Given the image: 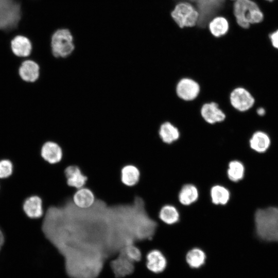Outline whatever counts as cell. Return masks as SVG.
Wrapping results in <instances>:
<instances>
[{"label": "cell", "instance_id": "d4e9b609", "mask_svg": "<svg viewBox=\"0 0 278 278\" xmlns=\"http://www.w3.org/2000/svg\"><path fill=\"white\" fill-rule=\"evenodd\" d=\"M126 256L135 263L140 262L142 258V254L140 249L135 244L126 245L123 249Z\"/></svg>", "mask_w": 278, "mask_h": 278}, {"label": "cell", "instance_id": "7a4b0ae2", "mask_svg": "<svg viewBox=\"0 0 278 278\" xmlns=\"http://www.w3.org/2000/svg\"><path fill=\"white\" fill-rule=\"evenodd\" d=\"M233 13L237 24L248 28L251 24L261 22L264 14L258 5L252 0H236L233 5Z\"/></svg>", "mask_w": 278, "mask_h": 278}, {"label": "cell", "instance_id": "ba28073f", "mask_svg": "<svg viewBox=\"0 0 278 278\" xmlns=\"http://www.w3.org/2000/svg\"><path fill=\"white\" fill-rule=\"evenodd\" d=\"M40 154L45 162L50 165H54L61 161L63 158V151L57 142L47 141L42 145Z\"/></svg>", "mask_w": 278, "mask_h": 278}, {"label": "cell", "instance_id": "6da1fadb", "mask_svg": "<svg viewBox=\"0 0 278 278\" xmlns=\"http://www.w3.org/2000/svg\"><path fill=\"white\" fill-rule=\"evenodd\" d=\"M254 220L256 233L260 239L278 241V207L258 208L255 212Z\"/></svg>", "mask_w": 278, "mask_h": 278}, {"label": "cell", "instance_id": "8fae6325", "mask_svg": "<svg viewBox=\"0 0 278 278\" xmlns=\"http://www.w3.org/2000/svg\"><path fill=\"white\" fill-rule=\"evenodd\" d=\"M10 47L15 56L24 59L29 57L32 48L29 39L23 35L14 37L11 41Z\"/></svg>", "mask_w": 278, "mask_h": 278}, {"label": "cell", "instance_id": "5bb4252c", "mask_svg": "<svg viewBox=\"0 0 278 278\" xmlns=\"http://www.w3.org/2000/svg\"><path fill=\"white\" fill-rule=\"evenodd\" d=\"M146 266L154 273L162 272L166 268L167 262L164 255L158 250H152L146 255Z\"/></svg>", "mask_w": 278, "mask_h": 278}, {"label": "cell", "instance_id": "4dcf8cb0", "mask_svg": "<svg viewBox=\"0 0 278 278\" xmlns=\"http://www.w3.org/2000/svg\"><path fill=\"white\" fill-rule=\"evenodd\" d=\"M231 1H236V0H231Z\"/></svg>", "mask_w": 278, "mask_h": 278}, {"label": "cell", "instance_id": "f546056e", "mask_svg": "<svg viewBox=\"0 0 278 278\" xmlns=\"http://www.w3.org/2000/svg\"><path fill=\"white\" fill-rule=\"evenodd\" d=\"M266 1H269V2H272V1H273V0H266Z\"/></svg>", "mask_w": 278, "mask_h": 278}, {"label": "cell", "instance_id": "5b68a950", "mask_svg": "<svg viewBox=\"0 0 278 278\" xmlns=\"http://www.w3.org/2000/svg\"><path fill=\"white\" fill-rule=\"evenodd\" d=\"M108 263L117 278L130 275L135 270V263L126 256L122 249L114 257L108 260Z\"/></svg>", "mask_w": 278, "mask_h": 278}, {"label": "cell", "instance_id": "4316f807", "mask_svg": "<svg viewBox=\"0 0 278 278\" xmlns=\"http://www.w3.org/2000/svg\"><path fill=\"white\" fill-rule=\"evenodd\" d=\"M269 38L273 46L278 49V30L271 33Z\"/></svg>", "mask_w": 278, "mask_h": 278}, {"label": "cell", "instance_id": "52a82bcc", "mask_svg": "<svg viewBox=\"0 0 278 278\" xmlns=\"http://www.w3.org/2000/svg\"><path fill=\"white\" fill-rule=\"evenodd\" d=\"M22 209L27 217L33 219L42 218L45 213L43 200L36 195L30 196L24 200Z\"/></svg>", "mask_w": 278, "mask_h": 278}, {"label": "cell", "instance_id": "277c9868", "mask_svg": "<svg viewBox=\"0 0 278 278\" xmlns=\"http://www.w3.org/2000/svg\"><path fill=\"white\" fill-rule=\"evenodd\" d=\"M171 16L179 27L182 28L194 27L198 22L199 14L192 4L181 2L176 5Z\"/></svg>", "mask_w": 278, "mask_h": 278}, {"label": "cell", "instance_id": "ffe728a7", "mask_svg": "<svg viewBox=\"0 0 278 278\" xmlns=\"http://www.w3.org/2000/svg\"><path fill=\"white\" fill-rule=\"evenodd\" d=\"M159 135L164 143L170 144L178 139L180 134L176 127L169 122H165L160 127Z\"/></svg>", "mask_w": 278, "mask_h": 278}, {"label": "cell", "instance_id": "cb8c5ba5", "mask_svg": "<svg viewBox=\"0 0 278 278\" xmlns=\"http://www.w3.org/2000/svg\"><path fill=\"white\" fill-rule=\"evenodd\" d=\"M229 179L233 182L242 180L245 174V167L243 164L237 160L230 162L227 170Z\"/></svg>", "mask_w": 278, "mask_h": 278}, {"label": "cell", "instance_id": "9a60e30c", "mask_svg": "<svg viewBox=\"0 0 278 278\" xmlns=\"http://www.w3.org/2000/svg\"><path fill=\"white\" fill-rule=\"evenodd\" d=\"M203 118L209 124H215L223 121L225 118V114L220 110L215 102L206 103L203 105L201 110Z\"/></svg>", "mask_w": 278, "mask_h": 278}, {"label": "cell", "instance_id": "d6986e66", "mask_svg": "<svg viewBox=\"0 0 278 278\" xmlns=\"http://www.w3.org/2000/svg\"><path fill=\"white\" fill-rule=\"evenodd\" d=\"M178 197L181 204L185 205H190L198 199V189L193 184H185L181 189Z\"/></svg>", "mask_w": 278, "mask_h": 278}, {"label": "cell", "instance_id": "603a6c76", "mask_svg": "<svg viewBox=\"0 0 278 278\" xmlns=\"http://www.w3.org/2000/svg\"><path fill=\"white\" fill-rule=\"evenodd\" d=\"M159 218L168 224L176 223L179 219V214L177 208L171 205L163 206L160 211Z\"/></svg>", "mask_w": 278, "mask_h": 278}, {"label": "cell", "instance_id": "8992f818", "mask_svg": "<svg viewBox=\"0 0 278 278\" xmlns=\"http://www.w3.org/2000/svg\"><path fill=\"white\" fill-rule=\"evenodd\" d=\"M230 101L232 106L240 111L250 109L254 103L252 95L243 88H237L231 93Z\"/></svg>", "mask_w": 278, "mask_h": 278}, {"label": "cell", "instance_id": "30bf717a", "mask_svg": "<svg viewBox=\"0 0 278 278\" xmlns=\"http://www.w3.org/2000/svg\"><path fill=\"white\" fill-rule=\"evenodd\" d=\"M40 67L38 63L29 59L24 60L18 70L21 79L26 82H36L40 76Z\"/></svg>", "mask_w": 278, "mask_h": 278}, {"label": "cell", "instance_id": "e0dca14e", "mask_svg": "<svg viewBox=\"0 0 278 278\" xmlns=\"http://www.w3.org/2000/svg\"><path fill=\"white\" fill-rule=\"evenodd\" d=\"M270 143L269 136L262 131L255 132L249 141L251 148L258 153L266 152L269 148Z\"/></svg>", "mask_w": 278, "mask_h": 278}, {"label": "cell", "instance_id": "2e32d148", "mask_svg": "<svg viewBox=\"0 0 278 278\" xmlns=\"http://www.w3.org/2000/svg\"><path fill=\"white\" fill-rule=\"evenodd\" d=\"M141 173L135 165L128 164L122 167L120 171V180L126 186L132 187L139 182Z\"/></svg>", "mask_w": 278, "mask_h": 278}, {"label": "cell", "instance_id": "ac0fdd59", "mask_svg": "<svg viewBox=\"0 0 278 278\" xmlns=\"http://www.w3.org/2000/svg\"><path fill=\"white\" fill-rule=\"evenodd\" d=\"M208 29L214 37H221L228 32L229 29V23L225 18L218 16L210 21L208 24Z\"/></svg>", "mask_w": 278, "mask_h": 278}, {"label": "cell", "instance_id": "7c38bea8", "mask_svg": "<svg viewBox=\"0 0 278 278\" xmlns=\"http://www.w3.org/2000/svg\"><path fill=\"white\" fill-rule=\"evenodd\" d=\"M64 173L67 185L77 189L84 187L88 180V177L77 165H71L67 166L64 169Z\"/></svg>", "mask_w": 278, "mask_h": 278}, {"label": "cell", "instance_id": "3957f363", "mask_svg": "<svg viewBox=\"0 0 278 278\" xmlns=\"http://www.w3.org/2000/svg\"><path fill=\"white\" fill-rule=\"evenodd\" d=\"M73 36L66 29H58L52 34L50 48L53 56L57 59L65 58L74 50Z\"/></svg>", "mask_w": 278, "mask_h": 278}, {"label": "cell", "instance_id": "f1b7e54d", "mask_svg": "<svg viewBox=\"0 0 278 278\" xmlns=\"http://www.w3.org/2000/svg\"><path fill=\"white\" fill-rule=\"evenodd\" d=\"M257 113L259 115H264L265 113V110L263 108H259L257 110Z\"/></svg>", "mask_w": 278, "mask_h": 278}, {"label": "cell", "instance_id": "44dd1931", "mask_svg": "<svg viewBox=\"0 0 278 278\" xmlns=\"http://www.w3.org/2000/svg\"><path fill=\"white\" fill-rule=\"evenodd\" d=\"M206 255L204 252L199 248H194L188 252L186 260L188 265L194 268L202 266L205 263Z\"/></svg>", "mask_w": 278, "mask_h": 278}, {"label": "cell", "instance_id": "7402d4cb", "mask_svg": "<svg viewBox=\"0 0 278 278\" xmlns=\"http://www.w3.org/2000/svg\"><path fill=\"white\" fill-rule=\"evenodd\" d=\"M230 192L223 186L217 185L211 189L212 202L215 204H225L230 199Z\"/></svg>", "mask_w": 278, "mask_h": 278}, {"label": "cell", "instance_id": "484cf974", "mask_svg": "<svg viewBox=\"0 0 278 278\" xmlns=\"http://www.w3.org/2000/svg\"><path fill=\"white\" fill-rule=\"evenodd\" d=\"M13 172V164L7 159L0 160V180L9 178Z\"/></svg>", "mask_w": 278, "mask_h": 278}, {"label": "cell", "instance_id": "4fadbf2b", "mask_svg": "<svg viewBox=\"0 0 278 278\" xmlns=\"http://www.w3.org/2000/svg\"><path fill=\"white\" fill-rule=\"evenodd\" d=\"M72 202L79 208L88 209L95 204L96 198L91 189L83 187L78 189L74 194Z\"/></svg>", "mask_w": 278, "mask_h": 278}, {"label": "cell", "instance_id": "9c48e42d", "mask_svg": "<svg viewBox=\"0 0 278 278\" xmlns=\"http://www.w3.org/2000/svg\"><path fill=\"white\" fill-rule=\"evenodd\" d=\"M200 92V86L195 80L190 78L182 79L178 83L176 92L181 99L189 101L195 99Z\"/></svg>", "mask_w": 278, "mask_h": 278}, {"label": "cell", "instance_id": "83f0119b", "mask_svg": "<svg viewBox=\"0 0 278 278\" xmlns=\"http://www.w3.org/2000/svg\"><path fill=\"white\" fill-rule=\"evenodd\" d=\"M5 242V235L3 231L0 228V252L2 251Z\"/></svg>", "mask_w": 278, "mask_h": 278}]
</instances>
